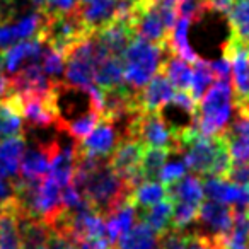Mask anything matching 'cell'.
Instances as JSON below:
<instances>
[{"label": "cell", "instance_id": "cell-1", "mask_svg": "<svg viewBox=\"0 0 249 249\" xmlns=\"http://www.w3.org/2000/svg\"><path fill=\"white\" fill-rule=\"evenodd\" d=\"M169 53L167 45H159L135 35L123 53L124 84L135 90L142 89L159 72Z\"/></svg>", "mask_w": 249, "mask_h": 249}, {"label": "cell", "instance_id": "cell-4", "mask_svg": "<svg viewBox=\"0 0 249 249\" xmlns=\"http://www.w3.org/2000/svg\"><path fill=\"white\" fill-rule=\"evenodd\" d=\"M99 55L101 48L97 46L94 35L80 41L75 48H72L65 55V70H63L65 82L70 86L82 87V89L92 86L94 70H96Z\"/></svg>", "mask_w": 249, "mask_h": 249}, {"label": "cell", "instance_id": "cell-22", "mask_svg": "<svg viewBox=\"0 0 249 249\" xmlns=\"http://www.w3.org/2000/svg\"><path fill=\"white\" fill-rule=\"evenodd\" d=\"M139 217V212H137L135 203L132 201V196L126 201L120 205L113 213L107 215L104 220H106V229H107V235H109L111 244L118 241L120 235H123L126 231L132 229V225L137 222Z\"/></svg>", "mask_w": 249, "mask_h": 249}, {"label": "cell", "instance_id": "cell-23", "mask_svg": "<svg viewBox=\"0 0 249 249\" xmlns=\"http://www.w3.org/2000/svg\"><path fill=\"white\" fill-rule=\"evenodd\" d=\"M137 212H139L140 220L145 222L149 227H152L160 237L173 229V203L169 198H164L159 203L150 205L147 208H140Z\"/></svg>", "mask_w": 249, "mask_h": 249}, {"label": "cell", "instance_id": "cell-25", "mask_svg": "<svg viewBox=\"0 0 249 249\" xmlns=\"http://www.w3.org/2000/svg\"><path fill=\"white\" fill-rule=\"evenodd\" d=\"M190 24H191L190 19L178 16L176 22H174L173 29L169 33V38H167V48H169V52L173 55H178L186 60V62L193 63L198 58V55L190 46V43H188V29H190Z\"/></svg>", "mask_w": 249, "mask_h": 249}, {"label": "cell", "instance_id": "cell-6", "mask_svg": "<svg viewBox=\"0 0 249 249\" xmlns=\"http://www.w3.org/2000/svg\"><path fill=\"white\" fill-rule=\"evenodd\" d=\"M130 137L139 139L147 147H169L178 152L174 135L160 111H140L130 124Z\"/></svg>", "mask_w": 249, "mask_h": 249}, {"label": "cell", "instance_id": "cell-41", "mask_svg": "<svg viewBox=\"0 0 249 249\" xmlns=\"http://www.w3.org/2000/svg\"><path fill=\"white\" fill-rule=\"evenodd\" d=\"M234 109L237 111V113H246V114H249V99L246 101V103H235Z\"/></svg>", "mask_w": 249, "mask_h": 249}, {"label": "cell", "instance_id": "cell-13", "mask_svg": "<svg viewBox=\"0 0 249 249\" xmlns=\"http://www.w3.org/2000/svg\"><path fill=\"white\" fill-rule=\"evenodd\" d=\"M201 184H203V195L208 200L235 205L239 208L249 207V186H242L229 179L212 176H208Z\"/></svg>", "mask_w": 249, "mask_h": 249}, {"label": "cell", "instance_id": "cell-19", "mask_svg": "<svg viewBox=\"0 0 249 249\" xmlns=\"http://www.w3.org/2000/svg\"><path fill=\"white\" fill-rule=\"evenodd\" d=\"M24 149V135H16L0 140V176L18 178Z\"/></svg>", "mask_w": 249, "mask_h": 249}, {"label": "cell", "instance_id": "cell-20", "mask_svg": "<svg viewBox=\"0 0 249 249\" xmlns=\"http://www.w3.org/2000/svg\"><path fill=\"white\" fill-rule=\"evenodd\" d=\"M18 215V231L22 249H45L48 239V225L29 215Z\"/></svg>", "mask_w": 249, "mask_h": 249}, {"label": "cell", "instance_id": "cell-35", "mask_svg": "<svg viewBox=\"0 0 249 249\" xmlns=\"http://www.w3.org/2000/svg\"><path fill=\"white\" fill-rule=\"evenodd\" d=\"M208 12L207 0H178V16L198 22Z\"/></svg>", "mask_w": 249, "mask_h": 249}, {"label": "cell", "instance_id": "cell-11", "mask_svg": "<svg viewBox=\"0 0 249 249\" xmlns=\"http://www.w3.org/2000/svg\"><path fill=\"white\" fill-rule=\"evenodd\" d=\"M43 24H45V14L41 11L24 14L18 21L0 22V52L22 41V39L38 36Z\"/></svg>", "mask_w": 249, "mask_h": 249}, {"label": "cell", "instance_id": "cell-40", "mask_svg": "<svg viewBox=\"0 0 249 249\" xmlns=\"http://www.w3.org/2000/svg\"><path fill=\"white\" fill-rule=\"evenodd\" d=\"M210 65L217 79H229L231 77V62L225 56H222L220 60H215V62H210Z\"/></svg>", "mask_w": 249, "mask_h": 249}, {"label": "cell", "instance_id": "cell-8", "mask_svg": "<svg viewBox=\"0 0 249 249\" xmlns=\"http://www.w3.org/2000/svg\"><path fill=\"white\" fill-rule=\"evenodd\" d=\"M224 56L231 62L232 90L235 103H246L249 99V46L239 43L229 36L222 46Z\"/></svg>", "mask_w": 249, "mask_h": 249}, {"label": "cell", "instance_id": "cell-21", "mask_svg": "<svg viewBox=\"0 0 249 249\" xmlns=\"http://www.w3.org/2000/svg\"><path fill=\"white\" fill-rule=\"evenodd\" d=\"M22 133H24V124L19 111L18 94L0 99V140Z\"/></svg>", "mask_w": 249, "mask_h": 249}, {"label": "cell", "instance_id": "cell-17", "mask_svg": "<svg viewBox=\"0 0 249 249\" xmlns=\"http://www.w3.org/2000/svg\"><path fill=\"white\" fill-rule=\"evenodd\" d=\"M94 84H96L99 89H111V87L124 84L123 56L106 55V53L101 50V55L96 63V70H94Z\"/></svg>", "mask_w": 249, "mask_h": 249}, {"label": "cell", "instance_id": "cell-31", "mask_svg": "<svg viewBox=\"0 0 249 249\" xmlns=\"http://www.w3.org/2000/svg\"><path fill=\"white\" fill-rule=\"evenodd\" d=\"M164 198H167V191L160 181H143L132 191V201L137 210L159 203Z\"/></svg>", "mask_w": 249, "mask_h": 249}, {"label": "cell", "instance_id": "cell-36", "mask_svg": "<svg viewBox=\"0 0 249 249\" xmlns=\"http://www.w3.org/2000/svg\"><path fill=\"white\" fill-rule=\"evenodd\" d=\"M46 249H75V239L60 229L48 227Z\"/></svg>", "mask_w": 249, "mask_h": 249}, {"label": "cell", "instance_id": "cell-43", "mask_svg": "<svg viewBox=\"0 0 249 249\" xmlns=\"http://www.w3.org/2000/svg\"><path fill=\"white\" fill-rule=\"evenodd\" d=\"M246 210H248V213H249V207H248V208H246Z\"/></svg>", "mask_w": 249, "mask_h": 249}, {"label": "cell", "instance_id": "cell-39", "mask_svg": "<svg viewBox=\"0 0 249 249\" xmlns=\"http://www.w3.org/2000/svg\"><path fill=\"white\" fill-rule=\"evenodd\" d=\"M111 242L107 239H97L89 237V235H82V237L75 239V249H109Z\"/></svg>", "mask_w": 249, "mask_h": 249}, {"label": "cell", "instance_id": "cell-32", "mask_svg": "<svg viewBox=\"0 0 249 249\" xmlns=\"http://www.w3.org/2000/svg\"><path fill=\"white\" fill-rule=\"evenodd\" d=\"M215 80V73L212 70L210 62L207 60H201L198 56L193 62V75H191V84H190V90L188 92L193 96L195 101L201 99L205 92L208 90V87L213 84Z\"/></svg>", "mask_w": 249, "mask_h": 249}, {"label": "cell", "instance_id": "cell-24", "mask_svg": "<svg viewBox=\"0 0 249 249\" xmlns=\"http://www.w3.org/2000/svg\"><path fill=\"white\" fill-rule=\"evenodd\" d=\"M160 72L167 77V80L173 84V87L176 90H190L193 65L184 58L169 53L166 56V60H164L162 67H160Z\"/></svg>", "mask_w": 249, "mask_h": 249}, {"label": "cell", "instance_id": "cell-5", "mask_svg": "<svg viewBox=\"0 0 249 249\" xmlns=\"http://www.w3.org/2000/svg\"><path fill=\"white\" fill-rule=\"evenodd\" d=\"M143 142L133 137L120 140L111 156L107 157V162L113 167V171L128 184L132 190H135L140 183H143L142 171H140V160L143 154Z\"/></svg>", "mask_w": 249, "mask_h": 249}, {"label": "cell", "instance_id": "cell-37", "mask_svg": "<svg viewBox=\"0 0 249 249\" xmlns=\"http://www.w3.org/2000/svg\"><path fill=\"white\" fill-rule=\"evenodd\" d=\"M225 179L235 184L249 186V162H232L231 171H229Z\"/></svg>", "mask_w": 249, "mask_h": 249}, {"label": "cell", "instance_id": "cell-18", "mask_svg": "<svg viewBox=\"0 0 249 249\" xmlns=\"http://www.w3.org/2000/svg\"><path fill=\"white\" fill-rule=\"evenodd\" d=\"M167 198L173 203H190L195 207H200L203 201V184L198 176H186L179 178L174 183L166 186Z\"/></svg>", "mask_w": 249, "mask_h": 249}, {"label": "cell", "instance_id": "cell-9", "mask_svg": "<svg viewBox=\"0 0 249 249\" xmlns=\"http://www.w3.org/2000/svg\"><path fill=\"white\" fill-rule=\"evenodd\" d=\"M133 36H135V29L128 19H113L104 28L94 33V38H96L99 48L106 55L114 56H123L124 50L130 45Z\"/></svg>", "mask_w": 249, "mask_h": 249}, {"label": "cell", "instance_id": "cell-27", "mask_svg": "<svg viewBox=\"0 0 249 249\" xmlns=\"http://www.w3.org/2000/svg\"><path fill=\"white\" fill-rule=\"evenodd\" d=\"M162 249H212V244L205 235L196 231H179L171 229L162 235Z\"/></svg>", "mask_w": 249, "mask_h": 249}, {"label": "cell", "instance_id": "cell-42", "mask_svg": "<svg viewBox=\"0 0 249 249\" xmlns=\"http://www.w3.org/2000/svg\"><path fill=\"white\" fill-rule=\"evenodd\" d=\"M31 4L35 5L36 11H41L43 12V9H45V4H46V0H31Z\"/></svg>", "mask_w": 249, "mask_h": 249}, {"label": "cell", "instance_id": "cell-16", "mask_svg": "<svg viewBox=\"0 0 249 249\" xmlns=\"http://www.w3.org/2000/svg\"><path fill=\"white\" fill-rule=\"evenodd\" d=\"M116 246V249H162V237L145 222L140 220L118 237Z\"/></svg>", "mask_w": 249, "mask_h": 249}, {"label": "cell", "instance_id": "cell-45", "mask_svg": "<svg viewBox=\"0 0 249 249\" xmlns=\"http://www.w3.org/2000/svg\"><path fill=\"white\" fill-rule=\"evenodd\" d=\"M45 249H46V248H45Z\"/></svg>", "mask_w": 249, "mask_h": 249}, {"label": "cell", "instance_id": "cell-34", "mask_svg": "<svg viewBox=\"0 0 249 249\" xmlns=\"http://www.w3.org/2000/svg\"><path fill=\"white\" fill-rule=\"evenodd\" d=\"M173 156H174V159L169 160V157H167L166 164H164L162 171H160L159 181L164 184V186H167V184L174 183V181H178L179 178H183L188 169L184 159H179V157H178V156H181L179 152H174Z\"/></svg>", "mask_w": 249, "mask_h": 249}, {"label": "cell", "instance_id": "cell-15", "mask_svg": "<svg viewBox=\"0 0 249 249\" xmlns=\"http://www.w3.org/2000/svg\"><path fill=\"white\" fill-rule=\"evenodd\" d=\"M222 135L227 140L232 162H249V114L237 113Z\"/></svg>", "mask_w": 249, "mask_h": 249}, {"label": "cell", "instance_id": "cell-2", "mask_svg": "<svg viewBox=\"0 0 249 249\" xmlns=\"http://www.w3.org/2000/svg\"><path fill=\"white\" fill-rule=\"evenodd\" d=\"M232 97L234 90L229 79L213 80L207 92L201 96L196 107V128L205 135H220L227 130L232 121Z\"/></svg>", "mask_w": 249, "mask_h": 249}, {"label": "cell", "instance_id": "cell-14", "mask_svg": "<svg viewBox=\"0 0 249 249\" xmlns=\"http://www.w3.org/2000/svg\"><path fill=\"white\" fill-rule=\"evenodd\" d=\"M173 94V84L159 70L142 89L137 90V103L140 111H160L171 101Z\"/></svg>", "mask_w": 249, "mask_h": 249}, {"label": "cell", "instance_id": "cell-26", "mask_svg": "<svg viewBox=\"0 0 249 249\" xmlns=\"http://www.w3.org/2000/svg\"><path fill=\"white\" fill-rule=\"evenodd\" d=\"M225 16L231 26L232 38L249 46V0H234Z\"/></svg>", "mask_w": 249, "mask_h": 249}, {"label": "cell", "instance_id": "cell-10", "mask_svg": "<svg viewBox=\"0 0 249 249\" xmlns=\"http://www.w3.org/2000/svg\"><path fill=\"white\" fill-rule=\"evenodd\" d=\"M45 50V43L35 36V38L22 39V41L16 43V45L9 46V48L0 52V65L4 70L5 75H12L19 69L31 62H38L43 55Z\"/></svg>", "mask_w": 249, "mask_h": 249}, {"label": "cell", "instance_id": "cell-46", "mask_svg": "<svg viewBox=\"0 0 249 249\" xmlns=\"http://www.w3.org/2000/svg\"><path fill=\"white\" fill-rule=\"evenodd\" d=\"M109 249H111V248H109Z\"/></svg>", "mask_w": 249, "mask_h": 249}, {"label": "cell", "instance_id": "cell-38", "mask_svg": "<svg viewBox=\"0 0 249 249\" xmlns=\"http://www.w3.org/2000/svg\"><path fill=\"white\" fill-rule=\"evenodd\" d=\"M77 0H46L43 14L53 16V14H62V12H69L75 7Z\"/></svg>", "mask_w": 249, "mask_h": 249}, {"label": "cell", "instance_id": "cell-29", "mask_svg": "<svg viewBox=\"0 0 249 249\" xmlns=\"http://www.w3.org/2000/svg\"><path fill=\"white\" fill-rule=\"evenodd\" d=\"M171 152H174V150H171L169 147L145 145L142 154V160H140V171H142L143 181H159L160 171H162Z\"/></svg>", "mask_w": 249, "mask_h": 249}, {"label": "cell", "instance_id": "cell-44", "mask_svg": "<svg viewBox=\"0 0 249 249\" xmlns=\"http://www.w3.org/2000/svg\"><path fill=\"white\" fill-rule=\"evenodd\" d=\"M0 70H2V65H0Z\"/></svg>", "mask_w": 249, "mask_h": 249}, {"label": "cell", "instance_id": "cell-7", "mask_svg": "<svg viewBox=\"0 0 249 249\" xmlns=\"http://www.w3.org/2000/svg\"><path fill=\"white\" fill-rule=\"evenodd\" d=\"M123 139L120 126L109 118L103 116L86 139L75 142V154L90 159H107Z\"/></svg>", "mask_w": 249, "mask_h": 249}, {"label": "cell", "instance_id": "cell-33", "mask_svg": "<svg viewBox=\"0 0 249 249\" xmlns=\"http://www.w3.org/2000/svg\"><path fill=\"white\" fill-rule=\"evenodd\" d=\"M41 67L52 82H58V80H62L63 70H65V56L56 50L46 46L41 55Z\"/></svg>", "mask_w": 249, "mask_h": 249}, {"label": "cell", "instance_id": "cell-30", "mask_svg": "<svg viewBox=\"0 0 249 249\" xmlns=\"http://www.w3.org/2000/svg\"><path fill=\"white\" fill-rule=\"evenodd\" d=\"M0 249H22L14 205L0 208Z\"/></svg>", "mask_w": 249, "mask_h": 249}, {"label": "cell", "instance_id": "cell-12", "mask_svg": "<svg viewBox=\"0 0 249 249\" xmlns=\"http://www.w3.org/2000/svg\"><path fill=\"white\" fill-rule=\"evenodd\" d=\"M120 0H77L73 11L84 22L87 31L94 35L101 28L116 19Z\"/></svg>", "mask_w": 249, "mask_h": 249}, {"label": "cell", "instance_id": "cell-28", "mask_svg": "<svg viewBox=\"0 0 249 249\" xmlns=\"http://www.w3.org/2000/svg\"><path fill=\"white\" fill-rule=\"evenodd\" d=\"M222 246L224 249H249V213L246 208H234V222Z\"/></svg>", "mask_w": 249, "mask_h": 249}, {"label": "cell", "instance_id": "cell-3", "mask_svg": "<svg viewBox=\"0 0 249 249\" xmlns=\"http://www.w3.org/2000/svg\"><path fill=\"white\" fill-rule=\"evenodd\" d=\"M89 36L92 35L87 31V28L73 9L69 12H62V14L45 16V24L38 33V38L46 46L56 50L63 56Z\"/></svg>", "mask_w": 249, "mask_h": 249}]
</instances>
